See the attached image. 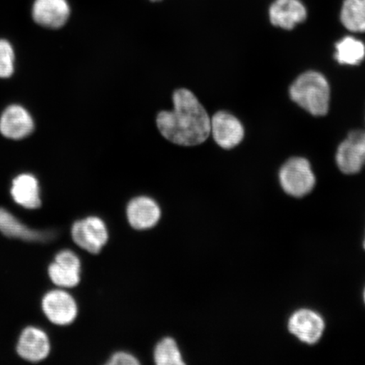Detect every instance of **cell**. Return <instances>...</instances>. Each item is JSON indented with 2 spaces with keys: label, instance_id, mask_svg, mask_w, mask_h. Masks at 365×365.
Instances as JSON below:
<instances>
[{
  "label": "cell",
  "instance_id": "6da1fadb",
  "mask_svg": "<svg viewBox=\"0 0 365 365\" xmlns=\"http://www.w3.org/2000/svg\"><path fill=\"white\" fill-rule=\"evenodd\" d=\"M173 111L158 113V130L168 140L182 147L205 143L211 133V120L199 100L190 91L176 90Z\"/></svg>",
  "mask_w": 365,
  "mask_h": 365
},
{
  "label": "cell",
  "instance_id": "7a4b0ae2",
  "mask_svg": "<svg viewBox=\"0 0 365 365\" xmlns=\"http://www.w3.org/2000/svg\"><path fill=\"white\" fill-rule=\"evenodd\" d=\"M289 94L294 103L314 116H325L329 110L330 86L321 73H303L291 85Z\"/></svg>",
  "mask_w": 365,
  "mask_h": 365
},
{
  "label": "cell",
  "instance_id": "3957f363",
  "mask_svg": "<svg viewBox=\"0 0 365 365\" xmlns=\"http://www.w3.org/2000/svg\"><path fill=\"white\" fill-rule=\"evenodd\" d=\"M279 181L284 192L295 198L309 195L317 184L316 175L307 159L292 158L282 165Z\"/></svg>",
  "mask_w": 365,
  "mask_h": 365
},
{
  "label": "cell",
  "instance_id": "277c9868",
  "mask_svg": "<svg viewBox=\"0 0 365 365\" xmlns=\"http://www.w3.org/2000/svg\"><path fill=\"white\" fill-rule=\"evenodd\" d=\"M71 235L75 243L91 254L99 253L108 240L106 225L98 217H88L76 222Z\"/></svg>",
  "mask_w": 365,
  "mask_h": 365
},
{
  "label": "cell",
  "instance_id": "5b68a950",
  "mask_svg": "<svg viewBox=\"0 0 365 365\" xmlns=\"http://www.w3.org/2000/svg\"><path fill=\"white\" fill-rule=\"evenodd\" d=\"M287 329L296 339L308 345H314L321 340L326 329L323 317L309 309L297 310L289 319Z\"/></svg>",
  "mask_w": 365,
  "mask_h": 365
},
{
  "label": "cell",
  "instance_id": "8992f818",
  "mask_svg": "<svg viewBox=\"0 0 365 365\" xmlns=\"http://www.w3.org/2000/svg\"><path fill=\"white\" fill-rule=\"evenodd\" d=\"M336 161L345 175H355L365 165V130H357L349 133L337 148Z\"/></svg>",
  "mask_w": 365,
  "mask_h": 365
},
{
  "label": "cell",
  "instance_id": "52a82bcc",
  "mask_svg": "<svg viewBox=\"0 0 365 365\" xmlns=\"http://www.w3.org/2000/svg\"><path fill=\"white\" fill-rule=\"evenodd\" d=\"M211 132L217 144L223 149L237 147L245 136L244 126L238 118L225 111L218 112L212 118Z\"/></svg>",
  "mask_w": 365,
  "mask_h": 365
},
{
  "label": "cell",
  "instance_id": "ba28073f",
  "mask_svg": "<svg viewBox=\"0 0 365 365\" xmlns=\"http://www.w3.org/2000/svg\"><path fill=\"white\" fill-rule=\"evenodd\" d=\"M43 309L49 321L59 326L68 325L75 321L77 316L75 299L61 290L49 292L44 297Z\"/></svg>",
  "mask_w": 365,
  "mask_h": 365
},
{
  "label": "cell",
  "instance_id": "9c48e42d",
  "mask_svg": "<svg viewBox=\"0 0 365 365\" xmlns=\"http://www.w3.org/2000/svg\"><path fill=\"white\" fill-rule=\"evenodd\" d=\"M68 0H35L33 17L36 23L48 29H59L71 16Z\"/></svg>",
  "mask_w": 365,
  "mask_h": 365
},
{
  "label": "cell",
  "instance_id": "30bf717a",
  "mask_svg": "<svg viewBox=\"0 0 365 365\" xmlns=\"http://www.w3.org/2000/svg\"><path fill=\"white\" fill-rule=\"evenodd\" d=\"M81 261L71 250L58 254L56 262L48 268L50 278L54 284L63 287H74L81 281Z\"/></svg>",
  "mask_w": 365,
  "mask_h": 365
},
{
  "label": "cell",
  "instance_id": "8fae6325",
  "mask_svg": "<svg viewBox=\"0 0 365 365\" xmlns=\"http://www.w3.org/2000/svg\"><path fill=\"white\" fill-rule=\"evenodd\" d=\"M269 17L273 26L292 30L307 18V10L300 0H275L269 8Z\"/></svg>",
  "mask_w": 365,
  "mask_h": 365
},
{
  "label": "cell",
  "instance_id": "7c38bea8",
  "mask_svg": "<svg viewBox=\"0 0 365 365\" xmlns=\"http://www.w3.org/2000/svg\"><path fill=\"white\" fill-rule=\"evenodd\" d=\"M34 122L29 112L18 105L6 109L0 118V132L9 139L21 140L33 133Z\"/></svg>",
  "mask_w": 365,
  "mask_h": 365
},
{
  "label": "cell",
  "instance_id": "4fadbf2b",
  "mask_svg": "<svg viewBox=\"0 0 365 365\" xmlns=\"http://www.w3.org/2000/svg\"><path fill=\"white\" fill-rule=\"evenodd\" d=\"M127 217L135 230H149L158 222L161 217V209L152 198L139 196L128 205Z\"/></svg>",
  "mask_w": 365,
  "mask_h": 365
},
{
  "label": "cell",
  "instance_id": "5bb4252c",
  "mask_svg": "<svg viewBox=\"0 0 365 365\" xmlns=\"http://www.w3.org/2000/svg\"><path fill=\"white\" fill-rule=\"evenodd\" d=\"M49 351L48 337L43 331L29 327L22 332L17 345V352L22 359L38 362L48 357Z\"/></svg>",
  "mask_w": 365,
  "mask_h": 365
},
{
  "label": "cell",
  "instance_id": "9a60e30c",
  "mask_svg": "<svg viewBox=\"0 0 365 365\" xmlns=\"http://www.w3.org/2000/svg\"><path fill=\"white\" fill-rule=\"evenodd\" d=\"M11 194L16 202L25 208L36 209L41 205L38 182L30 175H22L13 181Z\"/></svg>",
  "mask_w": 365,
  "mask_h": 365
},
{
  "label": "cell",
  "instance_id": "2e32d148",
  "mask_svg": "<svg viewBox=\"0 0 365 365\" xmlns=\"http://www.w3.org/2000/svg\"><path fill=\"white\" fill-rule=\"evenodd\" d=\"M334 58L341 65L359 66L365 58V45L354 36H348L336 43Z\"/></svg>",
  "mask_w": 365,
  "mask_h": 365
},
{
  "label": "cell",
  "instance_id": "e0dca14e",
  "mask_svg": "<svg viewBox=\"0 0 365 365\" xmlns=\"http://www.w3.org/2000/svg\"><path fill=\"white\" fill-rule=\"evenodd\" d=\"M340 20L352 33H365V0H344Z\"/></svg>",
  "mask_w": 365,
  "mask_h": 365
},
{
  "label": "cell",
  "instance_id": "ac0fdd59",
  "mask_svg": "<svg viewBox=\"0 0 365 365\" xmlns=\"http://www.w3.org/2000/svg\"><path fill=\"white\" fill-rule=\"evenodd\" d=\"M154 360L158 365L185 364L179 346L171 337L159 342L154 351Z\"/></svg>",
  "mask_w": 365,
  "mask_h": 365
},
{
  "label": "cell",
  "instance_id": "d6986e66",
  "mask_svg": "<svg viewBox=\"0 0 365 365\" xmlns=\"http://www.w3.org/2000/svg\"><path fill=\"white\" fill-rule=\"evenodd\" d=\"M15 56L8 41L0 40V78H8L14 72Z\"/></svg>",
  "mask_w": 365,
  "mask_h": 365
},
{
  "label": "cell",
  "instance_id": "ffe728a7",
  "mask_svg": "<svg viewBox=\"0 0 365 365\" xmlns=\"http://www.w3.org/2000/svg\"><path fill=\"white\" fill-rule=\"evenodd\" d=\"M140 362L135 356L125 352L114 354L108 362L109 365H137Z\"/></svg>",
  "mask_w": 365,
  "mask_h": 365
},
{
  "label": "cell",
  "instance_id": "44dd1931",
  "mask_svg": "<svg viewBox=\"0 0 365 365\" xmlns=\"http://www.w3.org/2000/svg\"><path fill=\"white\" fill-rule=\"evenodd\" d=\"M149 1L152 3H161L163 0H149Z\"/></svg>",
  "mask_w": 365,
  "mask_h": 365
},
{
  "label": "cell",
  "instance_id": "7402d4cb",
  "mask_svg": "<svg viewBox=\"0 0 365 365\" xmlns=\"http://www.w3.org/2000/svg\"><path fill=\"white\" fill-rule=\"evenodd\" d=\"M363 298H364V304H365V289L364 290Z\"/></svg>",
  "mask_w": 365,
  "mask_h": 365
},
{
  "label": "cell",
  "instance_id": "603a6c76",
  "mask_svg": "<svg viewBox=\"0 0 365 365\" xmlns=\"http://www.w3.org/2000/svg\"><path fill=\"white\" fill-rule=\"evenodd\" d=\"M363 246H364V249L365 250V238H364V240Z\"/></svg>",
  "mask_w": 365,
  "mask_h": 365
}]
</instances>
